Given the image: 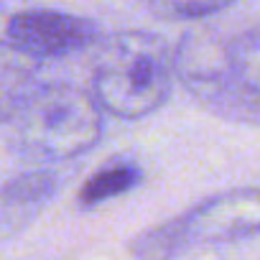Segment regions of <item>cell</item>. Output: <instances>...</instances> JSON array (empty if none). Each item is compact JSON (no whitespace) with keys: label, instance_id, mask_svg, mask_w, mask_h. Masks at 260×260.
I'll return each instance as SVG.
<instances>
[{"label":"cell","instance_id":"cell-5","mask_svg":"<svg viewBox=\"0 0 260 260\" xmlns=\"http://www.w3.org/2000/svg\"><path fill=\"white\" fill-rule=\"evenodd\" d=\"M6 34L13 46H18L21 51H26L31 59L39 61V59H64L82 49H89L97 41L100 28L94 21L82 16L34 8L11 16Z\"/></svg>","mask_w":260,"mask_h":260},{"label":"cell","instance_id":"cell-9","mask_svg":"<svg viewBox=\"0 0 260 260\" xmlns=\"http://www.w3.org/2000/svg\"><path fill=\"white\" fill-rule=\"evenodd\" d=\"M56 189H59V181L54 174L31 171V174H21L6 181L3 189H0V199L6 204H16V207H34V204H44L46 199H51Z\"/></svg>","mask_w":260,"mask_h":260},{"label":"cell","instance_id":"cell-1","mask_svg":"<svg viewBox=\"0 0 260 260\" xmlns=\"http://www.w3.org/2000/svg\"><path fill=\"white\" fill-rule=\"evenodd\" d=\"M174 77L214 115L257 122L260 39L255 28L222 41L212 31H191L174 51Z\"/></svg>","mask_w":260,"mask_h":260},{"label":"cell","instance_id":"cell-4","mask_svg":"<svg viewBox=\"0 0 260 260\" xmlns=\"http://www.w3.org/2000/svg\"><path fill=\"white\" fill-rule=\"evenodd\" d=\"M184 250L209 242H232L252 237L260 230V197L255 186L217 194L186 214L174 217Z\"/></svg>","mask_w":260,"mask_h":260},{"label":"cell","instance_id":"cell-8","mask_svg":"<svg viewBox=\"0 0 260 260\" xmlns=\"http://www.w3.org/2000/svg\"><path fill=\"white\" fill-rule=\"evenodd\" d=\"M127 250L133 260H176L181 252H186L174 219L148 227L146 232L130 240Z\"/></svg>","mask_w":260,"mask_h":260},{"label":"cell","instance_id":"cell-10","mask_svg":"<svg viewBox=\"0 0 260 260\" xmlns=\"http://www.w3.org/2000/svg\"><path fill=\"white\" fill-rule=\"evenodd\" d=\"M153 16L164 21H197L230 8L235 0H146Z\"/></svg>","mask_w":260,"mask_h":260},{"label":"cell","instance_id":"cell-7","mask_svg":"<svg viewBox=\"0 0 260 260\" xmlns=\"http://www.w3.org/2000/svg\"><path fill=\"white\" fill-rule=\"evenodd\" d=\"M143 181V171L136 161L127 158H115L97 169L79 189V207L89 209L97 204H105L115 197H122L127 191H133Z\"/></svg>","mask_w":260,"mask_h":260},{"label":"cell","instance_id":"cell-6","mask_svg":"<svg viewBox=\"0 0 260 260\" xmlns=\"http://www.w3.org/2000/svg\"><path fill=\"white\" fill-rule=\"evenodd\" d=\"M39 61L11 41H0V122H8L39 87Z\"/></svg>","mask_w":260,"mask_h":260},{"label":"cell","instance_id":"cell-3","mask_svg":"<svg viewBox=\"0 0 260 260\" xmlns=\"http://www.w3.org/2000/svg\"><path fill=\"white\" fill-rule=\"evenodd\" d=\"M21 153L41 161H69L100 143L102 110L74 84H44L8 120Z\"/></svg>","mask_w":260,"mask_h":260},{"label":"cell","instance_id":"cell-2","mask_svg":"<svg viewBox=\"0 0 260 260\" xmlns=\"http://www.w3.org/2000/svg\"><path fill=\"white\" fill-rule=\"evenodd\" d=\"M174 87V51L151 31H122L100 44L92 64V97L120 120L156 112Z\"/></svg>","mask_w":260,"mask_h":260}]
</instances>
